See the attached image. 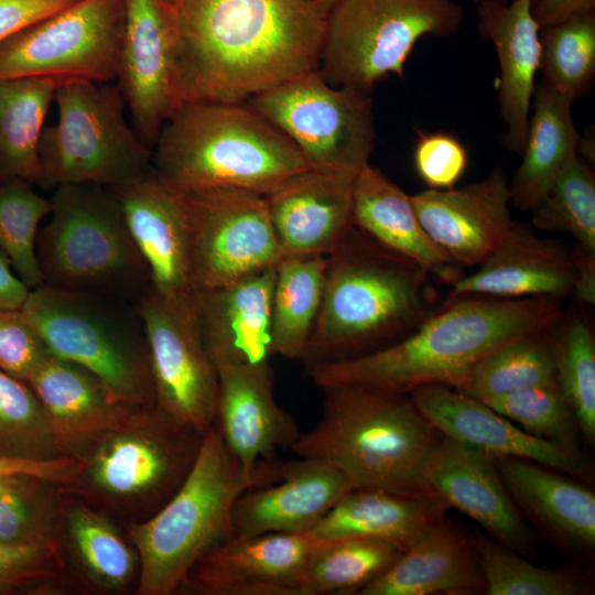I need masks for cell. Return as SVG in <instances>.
<instances>
[{"label": "cell", "mask_w": 595, "mask_h": 595, "mask_svg": "<svg viewBox=\"0 0 595 595\" xmlns=\"http://www.w3.org/2000/svg\"><path fill=\"white\" fill-rule=\"evenodd\" d=\"M33 183L12 178L0 183V251L32 290L43 284L36 259L40 221L51 213V198L39 195Z\"/></svg>", "instance_id": "41"}, {"label": "cell", "mask_w": 595, "mask_h": 595, "mask_svg": "<svg viewBox=\"0 0 595 595\" xmlns=\"http://www.w3.org/2000/svg\"><path fill=\"white\" fill-rule=\"evenodd\" d=\"M534 228L566 232L595 252V177L578 154L531 210Z\"/></svg>", "instance_id": "42"}, {"label": "cell", "mask_w": 595, "mask_h": 595, "mask_svg": "<svg viewBox=\"0 0 595 595\" xmlns=\"http://www.w3.org/2000/svg\"><path fill=\"white\" fill-rule=\"evenodd\" d=\"M15 476H19V475H15ZM13 477L14 476L1 477L0 478V489H2L4 486H7Z\"/></svg>", "instance_id": "57"}, {"label": "cell", "mask_w": 595, "mask_h": 595, "mask_svg": "<svg viewBox=\"0 0 595 595\" xmlns=\"http://www.w3.org/2000/svg\"><path fill=\"white\" fill-rule=\"evenodd\" d=\"M340 0H316L315 8L320 11L321 14L326 17L328 12L339 2Z\"/></svg>", "instance_id": "55"}, {"label": "cell", "mask_w": 595, "mask_h": 595, "mask_svg": "<svg viewBox=\"0 0 595 595\" xmlns=\"http://www.w3.org/2000/svg\"><path fill=\"white\" fill-rule=\"evenodd\" d=\"M39 482L19 475L0 489V543L56 542L50 530V513L39 499Z\"/></svg>", "instance_id": "46"}, {"label": "cell", "mask_w": 595, "mask_h": 595, "mask_svg": "<svg viewBox=\"0 0 595 595\" xmlns=\"http://www.w3.org/2000/svg\"><path fill=\"white\" fill-rule=\"evenodd\" d=\"M453 0H340L325 17L317 72L334 87L372 94L388 75L402 77L416 42L458 31Z\"/></svg>", "instance_id": "10"}, {"label": "cell", "mask_w": 595, "mask_h": 595, "mask_svg": "<svg viewBox=\"0 0 595 595\" xmlns=\"http://www.w3.org/2000/svg\"><path fill=\"white\" fill-rule=\"evenodd\" d=\"M56 87L46 78H0V183L37 184L39 140Z\"/></svg>", "instance_id": "35"}, {"label": "cell", "mask_w": 595, "mask_h": 595, "mask_svg": "<svg viewBox=\"0 0 595 595\" xmlns=\"http://www.w3.org/2000/svg\"><path fill=\"white\" fill-rule=\"evenodd\" d=\"M26 383L45 411L55 448L64 452L97 441L129 413L91 372L52 354Z\"/></svg>", "instance_id": "30"}, {"label": "cell", "mask_w": 595, "mask_h": 595, "mask_svg": "<svg viewBox=\"0 0 595 595\" xmlns=\"http://www.w3.org/2000/svg\"><path fill=\"white\" fill-rule=\"evenodd\" d=\"M526 432L578 452L580 429L556 381L483 401Z\"/></svg>", "instance_id": "44"}, {"label": "cell", "mask_w": 595, "mask_h": 595, "mask_svg": "<svg viewBox=\"0 0 595 595\" xmlns=\"http://www.w3.org/2000/svg\"><path fill=\"white\" fill-rule=\"evenodd\" d=\"M123 28V0H78L0 42V78L109 83Z\"/></svg>", "instance_id": "12"}, {"label": "cell", "mask_w": 595, "mask_h": 595, "mask_svg": "<svg viewBox=\"0 0 595 595\" xmlns=\"http://www.w3.org/2000/svg\"><path fill=\"white\" fill-rule=\"evenodd\" d=\"M217 372L214 425L245 475L258 478V464L291 448L301 431L274 398L269 361L220 365Z\"/></svg>", "instance_id": "20"}, {"label": "cell", "mask_w": 595, "mask_h": 595, "mask_svg": "<svg viewBox=\"0 0 595 595\" xmlns=\"http://www.w3.org/2000/svg\"><path fill=\"white\" fill-rule=\"evenodd\" d=\"M257 480L245 475L213 425L175 493L130 530L140 567L138 593L171 595L183 588L193 569L234 537L235 500Z\"/></svg>", "instance_id": "6"}, {"label": "cell", "mask_w": 595, "mask_h": 595, "mask_svg": "<svg viewBox=\"0 0 595 595\" xmlns=\"http://www.w3.org/2000/svg\"><path fill=\"white\" fill-rule=\"evenodd\" d=\"M539 37L542 80L574 102L595 77V10L542 28Z\"/></svg>", "instance_id": "39"}, {"label": "cell", "mask_w": 595, "mask_h": 595, "mask_svg": "<svg viewBox=\"0 0 595 595\" xmlns=\"http://www.w3.org/2000/svg\"><path fill=\"white\" fill-rule=\"evenodd\" d=\"M404 549L397 542L376 538L322 540L303 575L299 595L358 594Z\"/></svg>", "instance_id": "36"}, {"label": "cell", "mask_w": 595, "mask_h": 595, "mask_svg": "<svg viewBox=\"0 0 595 595\" xmlns=\"http://www.w3.org/2000/svg\"><path fill=\"white\" fill-rule=\"evenodd\" d=\"M260 479L245 488L232 508L234 536L306 533L355 489L332 463L298 456L259 463Z\"/></svg>", "instance_id": "16"}, {"label": "cell", "mask_w": 595, "mask_h": 595, "mask_svg": "<svg viewBox=\"0 0 595 595\" xmlns=\"http://www.w3.org/2000/svg\"><path fill=\"white\" fill-rule=\"evenodd\" d=\"M472 1L479 2L480 0H472Z\"/></svg>", "instance_id": "59"}, {"label": "cell", "mask_w": 595, "mask_h": 595, "mask_svg": "<svg viewBox=\"0 0 595 595\" xmlns=\"http://www.w3.org/2000/svg\"><path fill=\"white\" fill-rule=\"evenodd\" d=\"M451 507L435 493L401 494L355 488L309 532L320 540L376 538L404 548Z\"/></svg>", "instance_id": "32"}, {"label": "cell", "mask_w": 595, "mask_h": 595, "mask_svg": "<svg viewBox=\"0 0 595 595\" xmlns=\"http://www.w3.org/2000/svg\"><path fill=\"white\" fill-rule=\"evenodd\" d=\"M184 196L193 291L274 267L283 257L264 196L231 187Z\"/></svg>", "instance_id": "13"}, {"label": "cell", "mask_w": 595, "mask_h": 595, "mask_svg": "<svg viewBox=\"0 0 595 595\" xmlns=\"http://www.w3.org/2000/svg\"><path fill=\"white\" fill-rule=\"evenodd\" d=\"M516 506L556 545L577 554L595 549V495L575 477L532 461L494 458Z\"/></svg>", "instance_id": "28"}, {"label": "cell", "mask_w": 595, "mask_h": 595, "mask_svg": "<svg viewBox=\"0 0 595 595\" xmlns=\"http://www.w3.org/2000/svg\"><path fill=\"white\" fill-rule=\"evenodd\" d=\"M532 102L522 161L509 183L510 202L522 212L538 205L578 154L581 141L571 113L573 101L541 80Z\"/></svg>", "instance_id": "33"}, {"label": "cell", "mask_w": 595, "mask_h": 595, "mask_svg": "<svg viewBox=\"0 0 595 595\" xmlns=\"http://www.w3.org/2000/svg\"><path fill=\"white\" fill-rule=\"evenodd\" d=\"M51 203L35 245L43 284L137 302L151 286L150 271L115 192L65 184L55 187Z\"/></svg>", "instance_id": "7"}, {"label": "cell", "mask_w": 595, "mask_h": 595, "mask_svg": "<svg viewBox=\"0 0 595 595\" xmlns=\"http://www.w3.org/2000/svg\"><path fill=\"white\" fill-rule=\"evenodd\" d=\"M418 176L431 190H447L464 175L468 154L461 141L444 132L420 133L413 152Z\"/></svg>", "instance_id": "48"}, {"label": "cell", "mask_w": 595, "mask_h": 595, "mask_svg": "<svg viewBox=\"0 0 595 595\" xmlns=\"http://www.w3.org/2000/svg\"><path fill=\"white\" fill-rule=\"evenodd\" d=\"M371 95L334 87L316 69L246 104L286 136L310 167L358 174L375 144Z\"/></svg>", "instance_id": "11"}, {"label": "cell", "mask_w": 595, "mask_h": 595, "mask_svg": "<svg viewBox=\"0 0 595 595\" xmlns=\"http://www.w3.org/2000/svg\"><path fill=\"white\" fill-rule=\"evenodd\" d=\"M192 296L167 298L150 286L137 304L144 325L155 405L205 434L215 424L218 372L198 327Z\"/></svg>", "instance_id": "14"}, {"label": "cell", "mask_w": 595, "mask_h": 595, "mask_svg": "<svg viewBox=\"0 0 595 595\" xmlns=\"http://www.w3.org/2000/svg\"><path fill=\"white\" fill-rule=\"evenodd\" d=\"M321 416L291 451L338 467L355 488L401 494L429 489L424 470L442 433L409 393L359 385L322 389Z\"/></svg>", "instance_id": "4"}, {"label": "cell", "mask_w": 595, "mask_h": 595, "mask_svg": "<svg viewBox=\"0 0 595 595\" xmlns=\"http://www.w3.org/2000/svg\"><path fill=\"white\" fill-rule=\"evenodd\" d=\"M83 463L73 457L24 458L0 456V478L23 475L44 483H67L76 478Z\"/></svg>", "instance_id": "50"}, {"label": "cell", "mask_w": 595, "mask_h": 595, "mask_svg": "<svg viewBox=\"0 0 595 595\" xmlns=\"http://www.w3.org/2000/svg\"><path fill=\"white\" fill-rule=\"evenodd\" d=\"M123 3L116 84L130 110L132 128L153 149L161 128L180 105L172 13L160 0Z\"/></svg>", "instance_id": "17"}, {"label": "cell", "mask_w": 595, "mask_h": 595, "mask_svg": "<svg viewBox=\"0 0 595 595\" xmlns=\"http://www.w3.org/2000/svg\"><path fill=\"white\" fill-rule=\"evenodd\" d=\"M57 562V542L0 543V594L53 578Z\"/></svg>", "instance_id": "49"}, {"label": "cell", "mask_w": 595, "mask_h": 595, "mask_svg": "<svg viewBox=\"0 0 595 595\" xmlns=\"http://www.w3.org/2000/svg\"><path fill=\"white\" fill-rule=\"evenodd\" d=\"M353 223L382 246L418 262L433 275L448 282L462 275L459 267L424 230L411 196L370 164L355 178Z\"/></svg>", "instance_id": "31"}, {"label": "cell", "mask_w": 595, "mask_h": 595, "mask_svg": "<svg viewBox=\"0 0 595 595\" xmlns=\"http://www.w3.org/2000/svg\"><path fill=\"white\" fill-rule=\"evenodd\" d=\"M592 10L595 0H531V12L540 29Z\"/></svg>", "instance_id": "52"}, {"label": "cell", "mask_w": 595, "mask_h": 595, "mask_svg": "<svg viewBox=\"0 0 595 595\" xmlns=\"http://www.w3.org/2000/svg\"><path fill=\"white\" fill-rule=\"evenodd\" d=\"M54 99L58 119L44 126L40 136L37 184L112 188L153 167L152 149L128 125L117 84L68 82L56 87Z\"/></svg>", "instance_id": "9"}, {"label": "cell", "mask_w": 595, "mask_h": 595, "mask_svg": "<svg viewBox=\"0 0 595 595\" xmlns=\"http://www.w3.org/2000/svg\"><path fill=\"white\" fill-rule=\"evenodd\" d=\"M357 174L309 167L264 196L283 256H328L353 223Z\"/></svg>", "instance_id": "23"}, {"label": "cell", "mask_w": 595, "mask_h": 595, "mask_svg": "<svg viewBox=\"0 0 595 595\" xmlns=\"http://www.w3.org/2000/svg\"><path fill=\"white\" fill-rule=\"evenodd\" d=\"M31 289L17 275L7 256L0 251V309H21Z\"/></svg>", "instance_id": "54"}, {"label": "cell", "mask_w": 595, "mask_h": 595, "mask_svg": "<svg viewBox=\"0 0 595 595\" xmlns=\"http://www.w3.org/2000/svg\"><path fill=\"white\" fill-rule=\"evenodd\" d=\"M563 315L562 301L552 298L445 299L399 340L307 374L321 389L339 385L402 393L429 385L459 389L486 355L513 339L553 329Z\"/></svg>", "instance_id": "2"}, {"label": "cell", "mask_w": 595, "mask_h": 595, "mask_svg": "<svg viewBox=\"0 0 595 595\" xmlns=\"http://www.w3.org/2000/svg\"><path fill=\"white\" fill-rule=\"evenodd\" d=\"M477 270L451 282L446 299L482 295L502 299L572 295L575 268L562 244L539 237L526 224H512L509 232L478 264Z\"/></svg>", "instance_id": "25"}, {"label": "cell", "mask_w": 595, "mask_h": 595, "mask_svg": "<svg viewBox=\"0 0 595 595\" xmlns=\"http://www.w3.org/2000/svg\"><path fill=\"white\" fill-rule=\"evenodd\" d=\"M78 0H0V42Z\"/></svg>", "instance_id": "51"}, {"label": "cell", "mask_w": 595, "mask_h": 595, "mask_svg": "<svg viewBox=\"0 0 595 595\" xmlns=\"http://www.w3.org/2000/svg\"><path fill=\"white\" fill-rule=\"evenodd\" d=\"M152 153L158 175L183 194L231 187L266 196L310 167L291 140L246 102H181Z\"/></svg>", "instance_id": "5"}, {"label": "cell", "mask_w": 595, "mask_h": 595, "mask_svg": "<svg viewBox=\"0 0 595 595\" xmlns=\"http://www.w3.org/2000/svg\"><path fill=\"white\" fill-rule=\"evenodd\" d=\"M66 528L77 560L96 584L119 589L130 583L138 556L105 517L77 505L67 512Z\"/></svg>", "instance_id": "40"}, {"label": "cell", "mask_w": 595, "mask_h": 595, "mask_svg": "<svg viewBox=\"0 0 595 595\" xmlns=\"http://www.w3.org/2000/svg\"><path fill=\"white\" fill-rule=\"evenodd\" d=\"M304 1L310 2V3H312V4L315 7L316 0H304Z\"/></svg>", "instance_id": "58"}, {"label": "cell", "mask_w": 595, "mask_h": 595, "mask_svg": "<svg viewBox=\"0 0 595 595\" xmlns=\"http://www.w3.org/2000/svg\"><path fill=\"white\" fill-rule=\"evenodd\" d=\"M129 413L97 441L88 465V479L99 491L119 498L171 497L197 455L202 439L160 410Z\"/></svg>", "instance_id": "15"}, {"label": "cell", "mask_w": 595, "mask_h": 595, "mask_svg": "<svg viewBox=\"0 0 595 595\" xmlns=\"http://www.w3.org/2000/svg\"><path fill=\"white\" fill-rule=\"evenodd\" d=\"M475 544L487 595H581L586 582L569 572L538 567L484 537Z\"/></svg>", "instance_id": "43"}, {"label": "cell", "mask_w": 595, "mask_h": 595, "mask_svg": "<svg viewBox=\"0 0 595 595\" xmlns=\"http://www.w3.org/2000/svg\"><path fill=\"white\" fill-rule=\"evenodd\" d=\"M575 278L572 295L581 303L595 305V252L576 246L572 251Z\"/></svg>", "instance_id": "53"}, {"label": "cell", "mask_w": 595, "mask_h": 595, "mask_svg": "<svg viewBox=\"0 0 595 595\" xmlns=\"http://www.w3.org/2000/svg\"><path fill=\"white\" fill-rule=\"evenodd\" d=\"M326 256H283L271 296V353L302 361L324 290Z\"/></svg>", "instance_id": "34"}, {"label": "cell", "mask_w": 595, "mask_h": 595, "mask_svg": "<svg viewBox=\"0 0 595 595\" xmlns=\"http://www.w3.org/2000/svg\"><path fill=\"white\" fill-rule=\"evenodd\" d=\"M485 586L475 539L442 517L358 594H474Z\"/></svg>", "instance_id": "29"}, {"label": "cell", "mask_w": 595, "mask_h": 595, "mask_svg": "<svg viewBox=\"0 0 595 595\" xmlns=\"http://www.w3.org/2000/svg\"><path fill=\"white\" fill-rule=\"evenodd\" d=\"M433 274L355 225L326 256L320 311L302 364L306 371L383 348L437 307Z\"/></svg>", "instance_id": "3"}, {"label": "cell", "mask_w": 595, "mask_h": 595, "mask_svg": "<svg viewBox=\"0 0 595 595\" xmlns=\"http://www.w3.org/2000/svg\"><path fill=\"white\" fill-rule=\"evenodd\" d=\"M424 478L430 490L480 524L498 543L518 552L529 550L531 534L494 457L442 434L426 464Z\"/></svg>", "instance_id": "24"}, {"label": "cell", "mask_w": 595, "mask_h": 595, "mask_svg": "<svg viewBox=\"0 0 595 595\" xmlns=\"http://www.w3.org/2000/svg\"><path fill=\"white\" fill-rule=\"evenodd\" d=\"M55 448L45 411L31 387L0 370V456L48 458Z\"/></svg>", "instance_id": "45"}, {"label": "cell", "mask_w": 595, "mask_h": 595, "mask_svg": "<svg viewBox=\"0 0 595 595\" xmlns=\"http://www.w3.org/2000/svg\"><path fill=\"white\" fill-rule=\"evenodd\" d=\"M170 11L175 10L183 0H160Z\"/></svg>", "instance_id": "56"}, {"label": "cell", "mask_w": 595, "mask_h": 595, "mask_svg": "<svg viewBox=\"0 0 595 595\" xmlns=\"http://www.w3.org/2000/svg\"><path fill=\"white\" fill-rule=\"evenodd\" d=\"M555 381L570 405L581 435L595 443V338L580 313H564L552 331Z\"/></svg>", "instance_id": "38"}, {"label": "cell", "mask_w": 595, "mask_h": 595, "mask_svg": "<svg viewBox=\"0 0 595 595\" xmlns=\"http://www.w3.org/2000/svg\"><path fill=\"white\" fill-rule=\"evenodd\" d=\"M111 190L148 264L151 288L167 298L190 299L194 291L184 194L166 184L154 167Z\"/></svg>", "instance_id": "22"}, {"label": "cell", "mask_w": 595, "mask_h": 595, "mask_svg": "<svg viewBox=\"0 0 595 595\" xmlns=\"http://www.w3.org/2000/svg\"><path fill=\"white\" fill-rule=\"evenodd\" d=\"M21 311L52 355L91 372L116 403L155 405L137 302L42 284L31 290Z\"/></svg>", "instance_id": "8"}, {"label": "cell", "mask_w": 595, "mask_h": 595, "mask_svg": "<svg viewBox=\"0 0 595 595\" xmlns=\"http://www.w3.org/2000/svg\"><path fill=\"white\" fill-rule=\"evenodd\" d=\"M321 541L309 532L234 536L193 569L184 587L203 595H299Z\"/></svg>", "instance_id": "18"}, {"label": "cell", "mask_w": 595, "mask_h": 595, "mask_svg": "<svg viewBox=\"0 0 595 595\" xmlns=\"http://www.w3.org/2000/svg\"><path fill=\"white\" fill-rule=\"evenodd\" d=\"M552 331L496 348L475 365L457 390L486 401L555 381Z\"/></svg>", "instance_id": "37"}, {"label": "cell", "mask_w": 595, "mask_h": 595, "mask_svg": "<svg viewBox=\"0 0 595 595\" xmlns=\"http://www.w3.org/2000/svg\"><path fill=\"white\" fill-rule=\"evenodd\" d=\"M477 30L491 41L499 62L498 98L507 127L504 144L521 154L530 121V106L540 63V26L531 0H480Z\"/></svg>", "instance_id": "27"}, {"label": "cell", "mask_w": 595, "mask_h": 595, "mask_svg": "<svg viewBox=\"0 0 595 595\" xmlns=\"http://www.w3.org/2000/svg\"><path fill=\"white\" fill-rule=\"evenodd\" d=\"M50 354L21 309H0V370L26 382Z\"/></svg>", "instance_id": "47"}, {"label": "cell", "mask_w": 595, "mask_h": 595, "mask_svg": "<svg viewBox=\"0 0 595 595\" xmlns=\"http://www.w3.org/2000/svg\"><path fill=\"white\" fill-rule=\"evenodd\" d=\"M275 266L194 291L195 317L216 365L269 361Z\"/></svg>", "instance_id": "26"}, {"label": "cell", "mask_w": 595, "mask_h": 595, "mask_svg": "<svg viewBox=\"0 0 595 595\" xmlns=\"http://www.w3.org/2000/svg\"><path fill=\"white\" fill-rule=\"evenodd\" d=\"M411 199L429 237L459 268L478 266L513 224L509 183L500 165L478 182L428 188Z\"/></svg>", "instance_id": "21"}, {"label": "cell", "mask_w": 595, "mask_h": 595, "mask_svg": "<svg viewBox=\"0 0 595 595\" xmlns=\"http://www.w3.org/2000/svg\"><path fill=\"white\" fill-rule=\"evenodd\" d=\"M171 13L180 104L246 102L318 67L325 17L304 0H183Z\"/></svg>", "instance_id": "1"}, {"label": "cell", "mask_w": 595, "mask_h": 595, "mask_svg": "<svg viewBox=\"0 0 595 595\" xmlns=\"http://www.w3.org/2000/svg\"><path fill=\"white\" fill-rule=\"evenodd\" d=\"M409 394L420 412L443 435L462 441L494 458H522L577 479L593 478V467L581 451H570L537 437L482 400L453 387L422 386Z\"/></svg>", "instance_id": "19"}]
</instances>
